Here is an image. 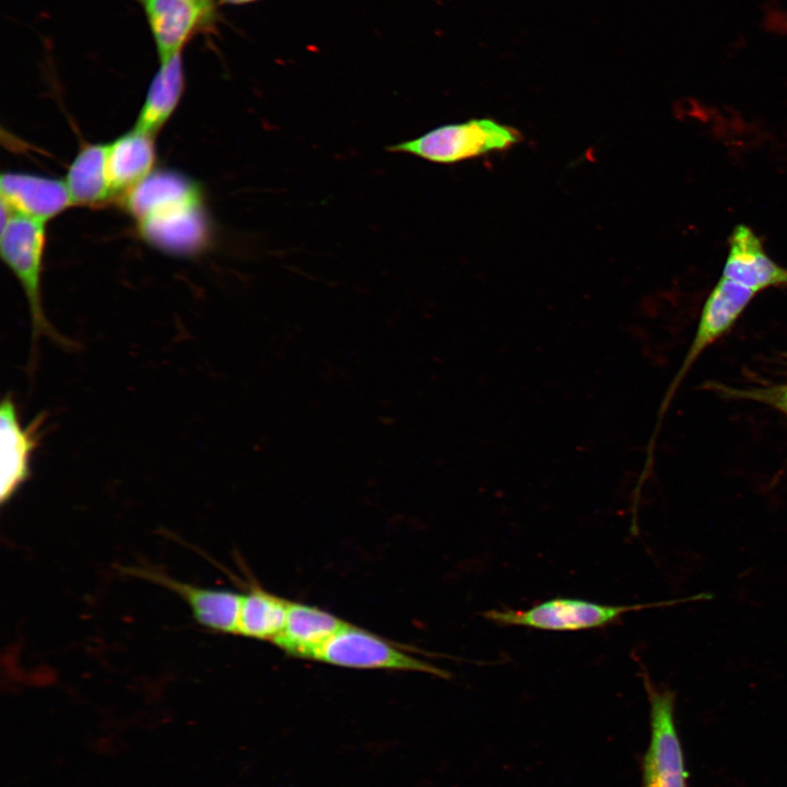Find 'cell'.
<instances>
[{
	"instance_id": "1",
	"label": "cell",
	"mask_w": 787,
	"mask_h": 787,
	"mask_svg": "<svg viewBox=\"0 0 787 787\" xmlns=\"http://www.w3.org/2000/svg\"><path fill=\"white\" fill-rule=\"evenodd\" d=\"M140 236L176 257H192L211 243L213 228L199 184L173 169H154L125 195Z\"/></svg>"
},
{
	"instance_id": "2",
	"label": "cell",
	"mask_w": 787,
	"mask_h": 787,
	"mask_svg": "<svg viewBox=\"0 0 787 787\" xmlns=\"http://www.w3.org/2000/svg\"><path fill=\"white\" fill-rule=\"evenodd\" d=\"M46 247V223L1 210L0 252L27 299L32 321V355L35 365L37 344L46 337L63 348L72 342L48 321L42 296V277Z\"/></svg>"
},
{
	"instance_id": "3",
	"label": "cell",
	"mask_w": 787,
	"mask_h": 787,
	"mask_svg": "<svg viewBox=\"0 0 787 787\" xmlns=\"http://www.w3.org/2000/svg\"><path fill=\"white\" fill-rule=\"evenodd\" d=\"M707 594L691 597L636 604H603L576 598H553L525 610L493 609L483 616L498 625L525 626L543 631L573 632L599 629L616 622L622 615L643 609L673 606L707 599Z\"/></svg>"
},
{
	"instance_id": "4",
	"label": "cell",
	"mask_w": 787,
	"mask_h": 787,
	"mask_svg": "<svg viewBox=\"0 0 787 787\" xmlns=\"http://www.w3.org/2000/svg\"><path fill=\"white\" fill-rule=\"evenodd\" d=\"M522 140L516 128L492 118H473L443 125L424 134L386 148L428 162L453 164L488 153L504 151Z\"/></svg>"
},
{
	"instance_id": "5",
	"label": "cell",
	"mask_w": 787,
	"mask_h": 787,
	"mask_svg": "<svg viewBox=\"0 0 787 787\" xmlns=\"http://www.w3.org/2000/svg\"><path fill=\"white\" fill-rule=\"evenodd\" d=\"M648 696L650 740L642 759V787H688L682 743L676 725V692L642 672Z\"/></svg>"
},
{
	"instance_id": "6",
	"label": "cell",
	"mask_w": 787,
	"mask_h": 787,
	"mask_svg": "<svg viewBox=\"0 0 787 787\" xmlns=\"http://www.w3.org/2000/svg\"><path fill=\"white\" fill-rule=\"evenodd\" d=\"M315 661L351 668L416 671L448 678L442 668L396 647L387 639L348 623L313 656Z\"/></svg>"
},
{
	"instance_id": "7",
	"label": "cell",
	"mask_w": 787,
	"mask_h": 787,
	"mask_svg": "<svg viewBox=\"0 0 787 787\" xmlns=\"http://www.w3.org/2000/svg\"><path fill=\"white\" fill-rule=\"evenodd\" d=\"M141 5L160 63L181 54L198 33L209 31L218 11L197 0H136Z\"/></svg>"
},
{
	"instance_id": "8",
	"label": "cell",
	"mask_w": 787,
	"mask_h": 787,
	"mask_svg": "<svg viewBox=\"0 0 787 787\" xmlns=\"http://www.w3.org/2000/svg\"><path fill=\"white\" fill-rule=\"evenodd\" d=\"M46 421L38 414L23 426L12 395L3 397L0 407V501L8 503L31 477V459L42 437Z\"/></svg>"
},
{
	"instance_id": "9",
	"label": "cell",
	"mask_w": 787,
	"mask_h": 787,
	"mask_svg": "<svg viewBox=\"0 0 787 787\" xmlns=\"http://www.w3.org/2000/svg\"><path fill=\"white\" fill-rule=\"evenodd\" d=\"M128 574L165 587L189 607L195 621L212 632L236 634L242 594L192 585L149 567H130Z\"/></svg>"
},
{
	"instance_id": "10",
	"label": "cell",
	"mask_w": 787,
	"mask_h": 787,
	"mask_svg": "<svg viewBox=\"0 0 787 787\" xmlns=\"http://www.w3.org/2000/svg\"><path fill=\"white\" fill-rule=\"evenodd\" d=\"M0 196L12 213L45 223L72 205L64 180L30 173H2Z\"/></svg>"
},
{
	"instance_id": "11",
	"label": "cell",
	"mask_w": 787,
	"mask_h": 787,
	"mask_svg": "<svg viewBox=\"0 0 787 787\" xmlns=\"http://www.w3.org/2000/svg\"><path fill=\"white\" fill-rule=\"evenodd\" d=\"M729 245L724 278L753 292L771 286H787V269L767 256L760 238L749 227H735Z\"/></svg>"
},
{
	"instance_id": "12",
	"label": "cell",
	"mask_w": 787,
	"mask_h": 787,
	"mask_svg": "<svg viewBox=\"0 0 787 787\" xmlns=\"http://www.w3.org/2000/svg\"><path fill=\"white\" fill-rule=\"evenodd\" d=\"M346 624L317 607L290 601L284 627L272 643L291 657L312 660L315 653Z\"/></svg>"
},
{
	"instance_id": "13",
	"label": "cell",
	"mask_w": 787,
	"mask_h": 787,
	"mask_svg": "<svg viewBox=\"0 0 787 787\" xmlns=\"http://www.w3.org/2000/svg\"><path fill=\"white\" fill-rule=\"evenodd\" d=\"M154 137L137 128L107 144V174L113 195H126L154 171Z\"/></svg>"
},
{
	"instance_id": "14",
	"label": "cell",
	"mask_w": 787,
	"mask_h": 787,
	"mask_svg": "<svg viewBox=\"0 0 787 787\" xmlns=\"http://www.w3.org/2000/svg\"><path fill=\"white\" fill-rule=\"evenodd\" d=\"M754 294L752 290L724 277L719 280L704 305L685 367L732 326Z\"/></svg>"
},
{
	"instance_id": "15",
	"label": "cell",
	"mask_w": 787,
	"mask_h": 787,
	"mask_svg": "<svg viewBox=\"0 0 787 787\" xmlns=\"http://www.w3.org/2000/svg\"><path fill=\"white\" fill-rule=\"evenodd\" d=\"M63 180L72 205L95 208L109 201L114 195L107 174V144L81 146Z\"/></svg>"
},
{
	"instance_id": "16",
	"label": "cell",
	"mask_w": 787,
	"mask_h": 787,
	"mask_svg": "<svg viewBox=\"0 0 787 787\" xmlns=\"http://www.w3.org/2000/svg\"><path fill=\"white\" fill-rule=\"evenodd\" d=\"M185 83L183 52L160 63L150 82L134 128L155 136L178 106Z\"/></svg>"
},
{
	"instance_id": "17",
	"label": "cell",
	"mask_w": 787,
	"mask_h": 787,
	"mask_svg": "<svg viewBox=\"0 0 787 787\" xmlns=\"http://www.w3.org/2000/svg\"><path fill=\"white\" fill-rule=\"evenodd\" d=\"M290 601L251 585L242 594L237 633L272 642L283 630Z\"/></svg>"
},
{
	"instance_id": "18",
	"label": "cell",
	"mask_w": 787,
	"mask_h": 787,
	"mask_svg": "<svg viewBox=\"0 0 787 787\" xmlns=\"http://www.w3.org/2000/svg\"><path fill=\"white\" fill-rule=\"evenodd\" d=\"M772 401L783 411L787 413V386L772 392Z\"/></svg>"
},
{
	"instance_id": "19",
	"label": "cell",
	"mask_w": 787,
	"mask_h": 787,
	"mask_svg": "<svg viewBox=\"0 0 787 787\" xmlns=\"http://www.w3.org/2000/svg\"><path fill=\"white\" fill-rule=\"evenodd\" d=\"M255 1H257V0H220V3L238 5V4H247L250 2H255Z\"/></svg>"
},
{
	"instance_id": "20",
	"label": "cell",
	"mask_w": 787,
	"mask_h": 787,
	"mask_svg": "<svg viewBox=\"0 0 787 787\" xmlns=\"http://www.w3.org/2000/svg\"><path fill=\"white\" fill-rule=\"evenodd\" d=\"M201 4L205 5L207 8L216 10V2L215 0H197Z\"/></svg>"
}]
</instances>
